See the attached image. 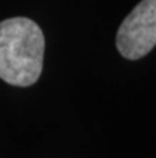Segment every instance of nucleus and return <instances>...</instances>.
Instances as JSON below:
<instances>
[{
  "label": "nucleus",
  "instance_id": "1",
  "mask_svg": "<svg viewBox=\"0 0 156 158\" xmlns=\"http://www.w3.org/2000/svg\"><path fill=\"white\" fill-rule=\"evenodd\" d=\"M45 37L29 18L0 23V78L13 86H30L43 69Z\"/></svg>",
  "mask_w": 156,
  "mask_h": 158
},
{
  "label": "nucleus",
  "instance_id": "2",
  "mask_svg": "<svg viewBox=\"0 0 156 158\" xmlns=\"http://www.w3.org/2000/svg\"><path fill=\"white\" fill-rule=\"evenodd\" d=\"M156 46V0H142L124 18L116 34V48L126 59H140Z\"/></svg>",
  "mask_w": 156,
  "mask_h": 158
}]
</instances>
